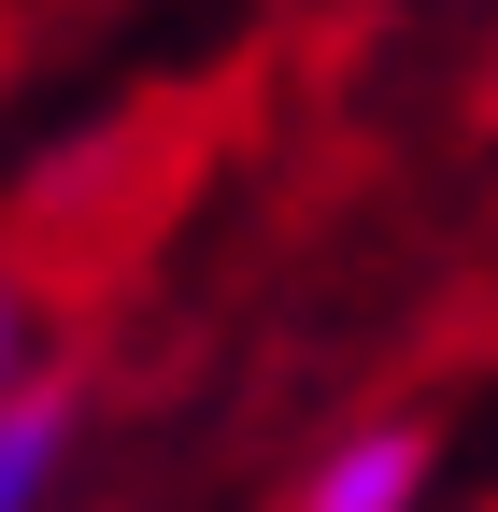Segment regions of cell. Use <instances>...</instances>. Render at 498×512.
<instances>
[{"mask_svg": "<svg viewBox=\"0 0 498 512\" xmlns=\"http://www.w3.org/2000/svg\"><path fill=\"white\" fill-rule=\"evenodd\" d=\"M43 384V328H29V285L0 271V399H29Z\"/></svg>", "mask_w": 498, "mask_h": 512, "instance_id": "cell-3", "label": "cell"}, {"mask_svg": "<svg viewBox=\"0 0 498 512\" xmlns=\"http://www.w3.org/2000/svg\"><path fill=\"white\" fill-rule=\"evenodd\" d=\"M285 512H442V441L413 413H370V427H342L328 456L285 484Z\"/></svg>", "mask_w": 498, "mask_h": 512, "instance_id": "cell-1", "label": "cell"}, {"mask_svg": "<svg viewBox=\"0 0 498 512\" xmlns=\"http://www.w3.org/2000/svg\"><path fill=\"white\" fill-rule=\"evenodd\" d=\"M72 441H86V399L72 384H29V399H0V512H57V484H72Z\"/></svg>", "mask_w": 498, "mask_h": 512, "instance_id": "cell-2", "label": "cell"}]
</instances>
